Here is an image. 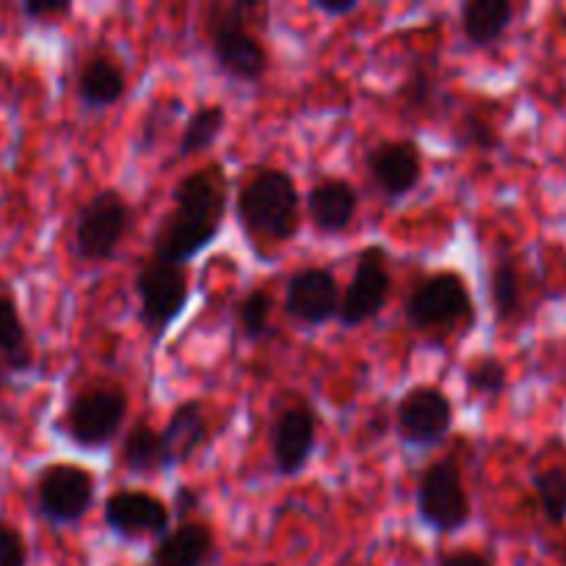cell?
<instances>
[{"mask_svg":"<svg viewBox=\"0 0 566 566\" xmlns=\"http://www.w3.org/2000/svg\"><path fill=\"white\" fill-rule=\"evenodd\" d=\"M230 199V180L221 164L188 171L171 188V213L164 216L153 238V258L182 265L197 260L219 238Z\"/></svg>","mask_w":566,"mask_h":566,"instance_id":"obj_1","label":"cell"},{"mask_svg":"<svg viewBox=\"0 0 566 566\" xmlns=\"http://www.w3.org/2000/svg\"><path fill=\"white\" fill-rule=\"evenodd\" d=\"M269 20L265 3H210L205 33L216 70L235 83H260L269 72V48L254 28Z\"/></svg>","mask_w":566,"mask_h":566,"instance_id":"obj_2","label":"cell"},{"mask_svg":"<svg viewBox=\"0 0 566 566\" xmlns=\"http://www.w3.org/2000/svg\"><path fill=\"white\" fill-rule=\"evenodd\" d=\"M235 213L254 243L280 247L302 230V197L291 171L260 166L238 188Z\"/></svg>","mask_w":566,"mask_h":566,"instance_id":"obj_3","label":"cell"},{"mask_svg":"<svg viewBox=\"0 0 566 566\" xmlns=\"http://www.w3.org/2000/svg\"><path fill=\"white\" fill-rule=\"evenodd\" d=\"M403 315L418 335H468L475 324V302L468 280L457 271H437L426 276L409 291Z\"/></svg>","mask_w":566,"mask_h":566,"instance_id":"obj_4","label":"cell"},{"mask_svg":"<svg viewBox=\"0 0 566 566\" xmlns=\"http://www.w3.org/2000/svg\"><path fill=\"white\" fill-rule=\"evenodd\" d=\"M415 509H418L420 523L442 536L457 534L470 523L473 503H470L462 468H459L457 459H437L420 473Z\"/></svg>","mask_w":566,"mask_h":566,"instance_id":"obj_5","label":"cell"},{"mask_svg":"<svg viewBox=\"0 0 566 566\" xmlns=\"http://www.w3.org/2000/svg\"><path fill=\"white\" fill-rule=\"evenodd\" d=\"M127 392L119 385H92L77 392L64 412V434L83 451H103L127 420Z\"/></svg>","mask_w":566,"mask_h":566,"instance_id":"obj_6","label":"cell"},{"mask_svg":"<svg viewBox=\"0 0 566 566\" xmlns=\"http://www.w3.org/2000/svg\"><path fill=\"white\" fill-rule=\"evenodd\" d=\"M130 205L119 191L105 188L94 193L75 221V254L88 265L105 263L119 252L130 232Z\"/></svg>","mask_w":566,"mask_h":566,"instance_id":"obj_7","label":"cell"},{"mask_svg":"<svg viewBox=\"0 0 566 566\" xmlns=\"http://www.w3.org/2000/svg\"><path fill=\"white\" fill-rule=\"evenodd\" d=\"M136 296H138V321L144 329L158 343L171 324L182 315L191 291H188V274L182 265L160 263L149 258L136 274Z\"/></svg>","mask_w":566,"mask_h":566,"instance_id":"obj_8","label":"cell"},{"mask_svg":"<svg viewBox=\"0 0 566 566\" xmlns=\"http://www.w3.org/2000/svg\"><path fill=\"white\" fill-rule=\"evenodd\" d=\"M33 495H36V512L50 525H75L92 512L97 479L81 464L53 462L39 473Z\"/></svg>","mask_w":566,"mask_h":566,"instance_id":"obj_9","label":"cell"},{"mask_svg":"<svg viewBox=\"0 0 566 566\" xmlns=\"http://www.w3.org/2000/svg\"><path fill=\"white\" fill-rule=\"evenodd\" d=\"M392 291L390 260L381 247H368L359 252L357 265H354L352 282L340 296V310H337V324L343 329H357L374 321L385 310L387 298Z\"/></svg>","mask_w":566,"mask_h":566,"instance_id":"obj_10","label":"cell"},{"mask_svg":"<svg viewBox=\"0 0 566 566\" xmlns=\"http://www.w3.org/2000/svg\"><path fill=\"white\" fill-rule=\"evenodd\" d=\"M453 426V403L440 387L420 385L403 392L396 407V434L403 446L429 451L448 437Z\"/></svg>","mask_w":566,"mask_h":566,"instance_id":"obj_11","label":"cell"},{"mask_svg":"<svg viewBox=\"0 0 566 566\" xmlns=\"http://www.w3.org/2000/svg\"><path fill=\"white\" fill-rule=\"evenodd\" d=\"M318 442V415L307 401L282 407L269 429V448L274 470L285 479L304 473Z\"/></svg>","mask_w":566,"mask_h":566,"instance_id":"obj_12","label":"cell"},{"mask_svg":"<svg viewBox=\"0 0 566 566\" xmlns=\"http://www.w3.org/2000/svg\"><path fill=\"white\" fill-rule=\"evenodd\" d=\"M171 509L158 495L144 490H119L103 503L105 528L125 542H158L171 531Z\"/></svg>","mask_w":566,"mask_h":566,"instance_id":"obj_13","label":"cell"},{"mask_svg":"<svg viewBox=\"0 0 566 566\" xmlns=\"http://www.w3.org/2000/svg\"><path fill=\"white\" fill-rule=\"evenodd\" d=\"M370 186L387 202H401L423 180V153L409 138H385L365 155Z\"/></svg>","mask_w":566,"mask_h":566,"instance_id":"obj_14","label":"cell"},{"mask_svg":"<svg viewBox=\"0 0 566 566\" xmlns=\"http://www.w3.org/2000/svg\"><path fill=\"white\" fill-rule=\"evenodd\" d=\"M337 276L324 265H307L296 271L285 285V313L304 326H324L337 318L340 310Z\"/></svg>","mask_w":566,"mask_h":566,"instance_id":"obj_15","label":"cell"},{"mask_svg":"<svg viewBox=\"0 0 566 566\" xmlns=\"http://www.w3.org/2000/svg\"><path fill=\"white\" fill-rule=\"evenodd\" d=\"M359 210V193L343 177H324L307 193V216L324 235H340L354 224Z\"/></svg>","mask_w":566,"mask_h":566,"instance_id":"obj_16","label":"cell"},{"mask_svg":"<svg viewBox=\"0 0 566 566\" xmlns=\"http://www.w3.org/2000/svg\"><path fill=\"white\" fill-rule=\"evenodd\" d=\"M216 534L205 520L171 525L149 551V566H205L213 558Z\"/></svg>","mask_w":566,"mask_h":566,"instance_id":"obj_17","label":"cell"},{"mask_svg":"<svg viewBox=\"0 0 566 566\" xmlns=\"http://www.w3.org/2000/svg\"><path fill=\"white\" fill-rule=\"evenodd\" d=\"M208 415H205L202 401L191 398L182 401L175 412L169 415L166 426L160 429V440H164V457L166 470L182 468L197 457L199 448L208 442Z\"/></svg>","mask_w":566,"mask_h":566,"instance_id":"obj_18","label":"cell"},{"mask_svg":"<svg viewBox=\"0 0 566 566\" xmlns=\"http://www.w3.org/2000/svg\"><path fill=\"white\" fill-rule=\"evenodd\" d=\"M77 99L86 108L103 111L119 103L127 92V72L114 55L97 53L81 66L75 81Z\"/></svg>","mask_w":566,"mask_h":566,"instance_id":"obj_19","label":"cell"},{"mask_svg":"<svg viewBox=\"0 0 566 566\" xmlns=\"http://www.w3.org/2000/svg\"><path fill=\"white\" fill-rule=\"evenodd\" d=\"M514 3L509 0H468L459 9V28L470 48L486 50L501 42L514 22Z\"/></svg>","mask_w":566,"mask_h":566,"instance_id":"obj_20","label":"cell"},{"mask_svg":"<svg viewBox=\"0 0 566 566\" xmlns=\"http://www.w3.org/2000/svg\"><path fill=\"white\" fill-rule=\"evenodd\" d=\"M122 468L133 475H158L166 473V457H164V440L160 431L153 429L149 423H136L125 434L122 442Z\"/></svg>","mask_w":566,"mask_h":566,"instance_id":"obj_21","label":"cell"},{"mask_svg":"<svg viewBox=\"0 0 566 566\" xmlns=\"http://www.w3.org/2000/svg\"><path fill=\"white\" fill-rule=\"evenodd\" d=\"M227 127V108L221 103H205L186 119L180 130V142H177V155L180 158H191V155L205 153L213 147L221 138Z\"/></svg>","mask_w":566,"mask_h":566,"instance_id":"obj_22","label":"cell"},{"mask_svg":"<svg viewBox=\"0 0 566 566\" xmlns=\"http://www.w3.org/2000/svg\"><path fill=\"white\" fill-rule=\"evenodd\" d=\"M490 296L497 324H509L517 318L523 304V276H520L517 260L512 254H497L490 271Z\"/></svg>","mask_w":566,"mask_h":566,"instance_id":"obj_23","label":"cell"},{"mask_svg":"<svg viewBox=\"0 0 566 566\" xmlns=\"http://www.w3.org/2000/svg\"><path fill=\"white\" fill-rule=\"evenodd\" d=\"M0 357H3L6 368L14 374H22L33 365L25 324H22L20 310L11 296H0Z\"/></svg>","mask_w":566,"mask_h":566,"instance_id":"obj_24","label":"cell"},{"mask_svg":"<svg viewBox=\"0 0 566 566\" xmlns=\"http://www.w3.org/2000/svg\"><path fill=\"white\" fill-rule=\"evenodd\" d=\"M440 86H437V77L429 66L415 64L409 70V75L403 77L401 86H398L396 97L398 105L407 116H418V119H426V116L437 114V103H440Z\"/></svg>","mask_w":566,"mask_h":566,"instance_id":"obj_25","label":"cell"},{"mask_svg":"<svg viewBox=\"0 0 566 566\" xmlns=\"http://www.w3.org/2000/svg\"><path fill=\"white\" fill-rule=\"evenodd\" d=\"M271 315H274V296L265 287H254L235 304L238 329L247 340H263L271 332Z\"/></svg>","mask_w":566,"mask_h":566,"instance_id":"obj_26","label":"cell"},{"mask_svg":"<svg viewBox=\"0 0 566 566\" xmlns=\"http://www.w3.org/2000/svg\"><path fill=\"white\" fill-rule=\"evenodd\" d=\"M531 486L539 501L542 514L551 525L566 523V470L564 468H547L542 473L531 475Z\"/></svg>","mask_w":566,"mask_h":566,"instance_id":"obj_27","label":"cell"},{"mask_svg":"<svg viewBox=\"0 0 566 566\" xmlns=\"http://www.w3.org/2000/svg\"><path fill=\"white\" fill-rule=\"evenodd\" d=\"M457 144L462 149H473V153H495L501 147V133L484 111L473 108L459 122Z\"/></svg>","mask_w":566,"mask_h":566,"instance_id":"obj_28","label":"cell"},{"mask_svg":"<svg viewBox=\"0 0 566 566\" xmlns=\"http://www.w3.org/2000/svg\"><path fill=\"white\" fill-rule=\"evenodd\" d=\"M468 379V390L475 392V396L484 398H497L503 396L509 385V374L506 365L495 357V354H486V357H479L464 374Z\"/></svg>","mask_w":566,"mask_h":566,"instance_id":"obj_29","label":"cell"},{"mask_svg":"<svg viewBox=\"0 0 566 566\" xmlns=\"http://www.w3.org/2000/svg\"><path fill=\"white\" fill-rule=\"evenodd\" d=\"M182 111L180 99H164V103L149 105L147 116H144L142 125V142H138V149H149L166 130L171 127V122L177 119V114Z\"/></svg>","mask_w":566,"mask_h":566,"instance_id":"obj_30","label":"cell"},{"mask_svg":"<svg viewBox=\"0 0 566 566\" xmlns=\"http://www.w3.org/2000/svg\"><path fill=\"white\" fill-rule=\"evenodd\" d=\"M0 566H28V545L14 525L0 520Z\"/></svg>","mask_w":566,"mask_h":566,"instance_id":"obj_31","label":"cell"},{"mask_svg":"<svg viewBox=\"0 0 566 566\" xmlns=\"http://www.w3.org/2000/svg\"><path fill=\"white\" fill-rule=\"evenodd\" d=\"M22 14L31 22L61 20V17L72 14V3L70 0H28V3H22Z\"/></svg>","mask_w":566,"mask_h":566,"instance_id":"obj_32","label":"cell"},{"mask_svg":"<svg viewBox=\"0 0 566 566\" xmlns=\"http://www.w3.org/2000/svg\"><path fill=\"white\" fill-rule=\"evenodd\" d=\"M199 506H202V495H199L197 486L180 484L171 497V517L177 523H186V520H191V514L199 512Z\"/></svg>","mask_w":566,"mask_h":566,"instance_id":"obj_33","label":"cell"},{"mask_svg":"<svg viewBox=\"0 0 566 566\" xmlns=\"http://www.w3.org/2000/svg\"><path fill=\"white\" fill-rule=\"evenodd\" d=\"M437 566H495L484 551H475V547H457V551H448L437 558Z\"/></svg>","mask_w":566,"mask_h":566,"instance_id":"obj_34","label":"cell"},{"mask_svg":"<svg viewBox=\"0 0 566 566\" xmlns=\"http://www.w3.org/2000/svg\"><path fill=\"white\" fill-rule=\"evenodd\" d=\"M313 11L318 14L332 17V20H340V17L354 14L359 9V0H313Z\"/></svg>","mask_w":566,"mask_h":566,"instance_id":"obj_35","label":"cell"}]
</instances>
